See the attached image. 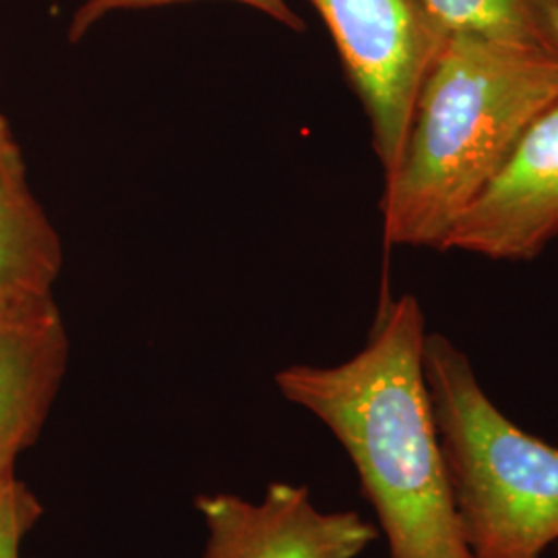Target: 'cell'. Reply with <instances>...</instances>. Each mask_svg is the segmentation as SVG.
Wrapping results in <instances>:
<instances>
[{
  "instance_id": "6da1fadb",
  "label": "cell",
  "mask_w": 558,
  "mask_h": 558,
  "mask_svg": "<svg viewBox=\"0 0 558 558\" xmlns=\"http://www.w3.org/2000/svg\"><path fill=\"white\" fill-rule=\"evenodd\" d=\"M426 319L403 294L380 306L366 345L338 366L294 364L279 393L319 418L359 472L389 558H470L440 456L422 352Z\"/></svg>"
},
{
  "instance_id": "7a4b0ae2",
  "label": "cell",
  "mask_w": 558,
  "mask_h": 558,
  "mask_svg": "<svg viewBox=\"0 0 558 558\" xmlns=\"http://www.w3.org/2000/svg\"><path fill=\"white\" fill-rule=\"evenodd\" d=\"M558 96V57L451 32L380 197L385 246L437 248Z\"/></svg>"
},
{
  "instance_id": "3957f363",
  "label": "cell",
  "mask_w": 558,
  "mask_h": 558,
  "mask_svg": "<svg viewBox=\"0 0 558 558\" xmlns=\"http://www.w3.org/2000/svg\"><path fill=\"white\" fill-rule=\"evenodd\" d=\"M422 366L470 558H542L558 542V447L507 418L442 333L424 339Z\"/></svg>"
},
{
  "instance_id": "277c9868",
  "label": "cell",
  "mask_w": 558,
  "mask_h": 558,
  "mask_svg": "<svg viewBox=\"0 0 558 558\" xmlns=\"http://www.w3.org/2000/svg\"><path fill=\"white\" fill-rule=\"evenodd\" d=\"M371 124L383 177L398 166L420 87L449 32L424 0H308Z\"/></svg>"
},
{
  "instance_id": "5b68a950",
  "label": "cell",
  "mask_w": 558,
  "mask_h": 558,
  "mask_svg": "<svg viewBox=\"0 0 558 558\" xmlns=\"http://www.w3.org/2000/svg\"><path fill=\"white\" fill-rule=\"evenodd\" d=\"M558 236V96L530 124L511 160L456 221L442 251L532 260Z\"/></svg>"
},
{
  "instance_id": "8992f818",
  "label": "cell",
  "mask_w": 558,
  "mask_h": 558,
  "mask_svg": "<svg viewBox=\"0 0 558 558\" xmlns=\"http://www.w3.org/2000/svg\"><path fill=\"white\" fill-rule=\"evenodd\" d=\"M203 558H356L379 530L356 511H320L306 486L274 482L260 502L199 495Z\"/></svg>"
},
{
  "instance_id": "52a82bcc",
  "label": "cell",
  "mask_w": 558,
  "mask_h": 558,
  "mask_svg": "<svg viewBox=\"0 0 558 558\" xmlns=\"http://www.w3.org/2000/svg\"><path fill=\"white\" fill-rule=\"evenodd\" d=\"M60 269L59 232L34 197L20 143L0 114V320L57 306Z\"/></svg>"
},
{
  "instance_id": "ba28073f",
  "label": "cell",
  "mask_w": 558,
  "mask_h": 558,
  "mask_svg": "<svg viewBox=\"0 0 558 558\" xmlns=\"http://www.w3.org/2000/svg\"><path fill=\"white\" fill-rule=\"evenodd\" d=\"M69 362L59 304L27 319L0 320V482L40 437Z\"/></svg>"
},
{
  "instance_id": "9c48e42d",
  "label": "cell",
  "mask_w": 558,
  "mask_h": 558,
  "mask_svg": "<svg viewBox=\"0 0 558 558\" xmlns=\"http://www.w3.org/2000/svg\"><path fill=\"white\" fill-rule=\"evenodd\" d=\"M440 25L558 57V0H424Z\"/></svg>"
},
{
  "instance_id": "30bf717a",
  "label": "cell",
  "mask_w": 558,
  "mask_h": 558,
  "mask_svg": "<svg viewBox=\"0 0 558 558\" xmlns=\"http://www.w3.org/2000/svg\"><path fill=\"white\" fill-rule=\"evenodd\" d=\"M179 2H193V0H83L80 9L73 13V20L69 25V40L77 44L98 21L104 20L110 13L145 11V9H156V7L179 4ZM232 2H240L251 9H257L267 17L278 21L279 25H283L292 32L306 29L304 20L290 9V4L286 0H232Z\"/></svg>"
},
{
  "instance_id": "8fae6325",
  "label": "cell",
  "mask_w": 558,
  "mask_h": 558,
  "mask_svg": "<svg viewBox=\"0 0 558 558\" xmlns=\"http://www.w3.org/2000/svg\"><path fill=\"white\" fill-rule=\"evenodd\" d=\"M41 513L40 500L27 484L15 476L0 482V558H20L21 542Z\"/></svg>"
},
{
  "instance_id": "7c38bea8",
  "label": "cell",
  "mask_w": 558,
  "mask_h": 558,
  "mask_svg": "<svg viewBox=\"0 0 558 558\" xmlns=\"http://www.w3.org/2000/svg\"><path fill=\"white\" fill-rule=\"evenodd\" d=\"M555 550H557V557H558V542L555 544Z\"/></svg>"
}]
</instances>
